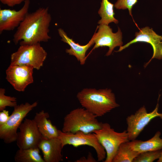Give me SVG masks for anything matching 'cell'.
I'll return each mask as SVG.
<instances>
[{
	"instance_id": "obj_1",
	"label": "cell",
	"mask_w": 162,
	"mask_h": 162,
	"mask_svg": "<svg viewBox=\"0 0 162 162\" xmlns=\"http://www.w3.org/2000/svg\"><path fill=\"white\" fill-rule=\"evenodd\" d=\"M51 19L48 7L40 8L33 12H28L17 28L13 42L16 45L21 40V45L48 42L51 38L49 33Z\"/></svg>"
},
{
	"instance_id": "obj_2",
	"label": "cell",
	"mask_w": 162,
	"mask_h": 162,
	"mask_svg": "<svg viewBox=\"0 0 162 162\" xmlns=\"http://www.w3.org/2000/svg\"><path fill=\"white\" fill-rule=\"evenodd\" d=\"M76 98L82 107L97 117L103 116L119 106L110 88H84L77 93Z\"/></svg>"
},
{
	"instance_id": "obj_3",
	"label": "cell",
	"mask_w": 162,
	"mask_h": 162,
	"mask_svg": "<svg viewBox=\"0 0 162 162\" xmlns=\"http://www.w3.org/2000/svg\"><path fill=\"white\" fill-rule=\"evenodd\" d=\"M97 116L83 107L70 111L64 118L62 131L75 133L81 131L85 134L92 133L100 129L103 123Z\"/></svg>"
},
{
	"instance_id": "obj_4",
	"label": "cell",
	"mask_w": 162,
	"mask_h": 162,
	"mask_svg": "<svg viewBox=\"0 0 162 162\" xmlns=\"http://www.w3.org/2000/svg\"><path fill=\"white\" fill-rule=\"evenodd\" d=\"M104 148L106 157L104 162H112L120 146L130 141L126 130L115 131L108 123H103L101 128L93 132Z\"/></svg>"
},
{
	"instance_id": "obj_5",
	"label": "cell",
	"mask_w": 162,
	"mask_h": 162,
	"mask_svg": "<svg viewBox=\"0 0 162 162\" xmlns=\"http://www.w3.org/2000/svg\"><path fill=\"white\" fill-rule=\"evenodd\" d=\"M38 105L35 102L32 104L28 102L17 105L14 107L11 114L7 121L0 125V138L6 143L9 144L16 141L17 130L24 118Z\"/></svg>"
},
{
	"instance_id": "obj_6",
	"label": "cell",
	"mask_w": 162,
	"mask_h": 162,
	"mask_svg": "<svg viewBox=\"0 0 162 162\" xmlns=\"http://www.w3.org/2000/svg\"><path fill=\"white\" fill-rule=\"evenodd\" d=\"M47 53L40 43L32 45H21L10 56V64L28 65L37 70L43 65Z\"/></svg>"
},
{
	"instance_id": "obj_7",
	"label": "cell",
	"mask_w": 162,
	"mask_h": 162,
	"mask_svg": "<svg viewBox=\"0 0 162 162\" xmlns=\"http://www.w3.org/2000/svg\"><path fill=\"white\" fill-rule=\"evenodd\" d=\"M58 138L60 140L63 148L67 145L77 147L87 145L93 147L97 153L98 161H103L106 158V151L99 142L94 133L85 134L81 131L75 133L64 132L58 130Z\"/></svg>"
},
{
	"instance_id": "obj_8",
	"label": "cell",
	"mask_w": 162,
	"mask_h": 162,
	"mask_svg": "<svg viewBox=\"0 0 162 162\" xmlns=\"http://www.w3.org/2000/svg\"><path fill=\"white\" fill-rule=\"evenodd\" d=\"M158 104L152 112H147L144 106L140 107L134 114L128 116L126 121L127 124L126 130L128 139L131 141L136 139L145 127L153 118L159 117L162 119V113L158 112Z\"/></svg>"
},
{
	"instance_id": "obj_9",
	"label": "cell",
	"mask_w": 162,
	"mask_h": 162,
	"mask_svg": "<svg viewBox=\"0 0 162 162\" xmlns=\"http://www.w3.org/2000/svg\"><path fill=\"white\" fill-rule=\"evenodd\" d=\"M34 69L30 65L10 64L6 71V79L16 90L23 92L33 82Z\"/></svg>"
},
{
	"instance_id": "obj_10",
	"label": "cell",
	"mask_w": 162,
	"mask_h": 162,
	"mask_svg": "<svg viewBox=\"0 0 162 162\" xmlns=\"http://www.w3.org/2000/svg\"><path fill=\"white\" fill-rule=\"evenodd\" d=\"M97 27L98 32L95 33L96 30L92 36L95 44L91 51L99 47L107 46L109 50L106 55L108 56L115 47L122 46V33L119 27L117 32L114 33L108 25L100 24Z\"/></svg>"
},
{
	"instance_id": "obj_11",
	"label": "cell",
	"mask_w": 162,
	"mask_h": 162,
	"mask_svg": "<svg viewBox=\"0 0 162 162\" xmlns=\"http://www.w3.org/2000/svg\"><path fill=\"white\" fill-rule=\"evenodd\" d=\"M19 129L16 141L19 149L38 147L43 137L33 119L26 118Z\"/></svg>"
},
{
	"instance_id": "obj_12",
	"label": "cell",
	"mask_w": 162,
	"mask_h": 162,
	"mask_svg": "<svg viewBox=\"0 0 162 162\" xmlns=\"http://www.w3.org/2000/svg\"><path fill=\"white\" fill-rule=\"evenodd\" d=\"M135 38L124 46L120 47L116 52H119L127 48L131 44L138 42L149 44L153 49V56L150 60L146 64V67L152 59H162V36L157 34L153 30L146 26L140 29L135 34Z\"/></svg>"
},
{
	"instance_id": "obj_13",
	"label": "cell",
	"mask_w": 162,
	"mask_h": 162,
	"mask_svg": "<svg viewBox=\"0 0 162 162\" xmlns=\"http://www.w3.org/2000/svg\"><path fill=\"white\" fill-rule=\"evenodd\" d=\"M29 0L24 2L23 7L19 10L0 9V34L4 31L14 30L17 28L28 13Z\"/></svg>"
},
{
	"instance_id": "obj_14",
	"label": "cell",
	"mask_w": 162,
	"mask_h": 162,
	"mask_svg": "<svg viewBox=\"0 0 162 162\" xmlns=\"http://www.w3.org/2000/svg\"><path fill=\"white\" fill-rule=\"evenodd\" d=\"M38 147L42 152L45 162H59L63 160L62 153L63 147L58 137L49 139L43 137Z\"/></svg>"
},
{
	"instance_id": "obj_15",
	"label": "cell",
	"mask_w": 162,
	"mask_h": 162,
	"mask_svg": "<svg viewBox=\"0 0 162 162\" xmlns=\"http://www.w3.org/2000/svg\"><path fill=\"white\" fill-rule=\"evenodd\" d=\"M58 32L62 39L61 40L68 44L70 46L69 49H66V52L69 55L75 56L81 65L85 64L86 57V54L87 50L94 44L92 37L89 42L85 45H81L76 43L72 38L69 37L66 33L61 28L58 29Z\"/></svg>"
},
{
	"instance_id": "obj_16",
	"label": "cell",
	"mask_w": 162,
	"mask_h": 162,
	"mask_svg": "<svg viewBox=\"0 0 162 162\" xmlns=\"http://www.w3.org/2000/svg\"><path fill=\"white\" fill-rule=\"evenodd\" d=\"M49 116L48 112L42 110L35 113L33 119L43 137L47 139L58 137V130L48 119Z\"/></svg>"
},
{
	"instance_id": "obj_17",
	"label": "cell",
	"mask_w": 162,
	"mask_h": 162,
	"mask_svg": "<svg viewBox=\"0 0 162 162\" xmlns=\"http://www.w3.org/2000/svg\"><path fill=\"white\" fill-rule=\"evenodd\" d=\"M160 135L161 133L158 131L148 140L142 141L135 139L129 141L128 143L131 149L139 153L161 150L162 149V138L160 137Z\"/></svg>"
},
{
	"instance_id": "obj_18",
	"label": "cell",
	"mask_w": 162,
	"mask_h": 162,
	"mask_svg": "<svg viewBox=\"0 0 162 162\" xmlns=\"http://www.w3.org/2000/svg\"><path fill=\"white\" fill-rule=\"evenodd\" d=\"M38 147L19 149L14 156L16 162H45Z\"/></svg>"
},
{
	"instance_id": "obj_19",
	"label": "cell",
	"mask_w": 162,
	"mask_h": 162,
	"mask_svg": "<svg viewBox=\"0 0 162 162\" xmlns=\"http://www.w3.org/2000/svg\"><path fill=\"white\" fill-rule=\"evenodd\" d=\"M100 7L98 11V13L101 19L98 22L99 24H108L112 22L118 24V20L114 16L113 7L114 5L108 0H102Z\"/></svg>"
},
{
	"instance_id": "obj_20",
	"label": "cell",
	"mask_w": 162,
	"mask_h": 162,
	"mask_svg": "<svg viewBox=\"0 0 162 162\" xmlns=\"http://www.w3.org/2000/svg\"><path fill=\"white\" fill-rule=\"evenodd\" d=\"M139 154L131 149L128 142L124 143L119 146L112 162H133Z\"/></svg>"
},
{
	"instance_id": "obj_21",
	"label": "cell",
	"mask_w": 162,
	"mask_h": 162,
	"mask_svg": "<svg viewBox=\"0 0 162 162\" xmlns=\"http://www.w3.org/2000/svg\"><path fill=\"white\" fill-rule=\"evenodd\" d=\"M161 150L147 151L140 153L134 159L133 162H152L160 157Z\"/></svg>"
},
{
	"instance_id": "obj_22",
	"label": "cell",
	"mask_w": 162,
	"mask_h": 162,
	"mask_svg": "<svg viewBox=\"0 0 162 162\" xmlns=\"http://www.w3.org/2000/svg\"><path fill=\"white\" fill-rule=\"evenodd\" d=\"M5 89L0 88V111L4 110L7 106L14 107L17 105L16 98L5 95Z\"/></svg>"
},
{
	"instance_id": "obj_23",
	"label": "cell",
	"mask_w": 162,
	"mask_h": 162,
	"mask_svg": "<svg viewBox=\"0 0 162 162\" xmlns=\"http://www.w3.org/2000/svg\"><path fill=\"white\" fill-rule=\"evenodd\" d=\"M137 2V0H118L115 4L114 6L117 9H128L130 15L132 17V10L133 6Z\"/></svg>"
},
{
	"instance_id": "obj_24",
	"label": "cell",
	"mask_w": 162,
	"mask_h": 162,
	"mask_svg": "<svg viewBox=\"0 0 162 162\" xmlns=\"http://www.w3.org/2000/svg\"><path fill=\"white\" fill-rule=\"evenodd\" d=\"M26 0H0L3 4L6 5L10 7H13L16 5L19 4Z\"/></svg>"
},
{
	"instance_id": "obj_25",
	"label": "cell",
	"mask_w": 162,
	"mask_h": 162,
	"mask_svg": "<svg viewBox=\"0 0 162 162\" xmlns=\"http://www.w3.org/2000/svg\"><path fill=\"white\" fill-rule=\"evenodd\" d=\"M9 116V111L4 110L0 112V125L4 124L8 119Z\"/></svg>"
},
{
	"instance_id": "obj_26",
	"label": "cell",
	"mask_w": 162,
	"mask_h": 162,
	"mask_svg": "<svg viewBox=\"0 0 162 162\" xmlns=\"http://www.w3.org/2000/svg\"><path fill=\"white\" fill-rule=\"evenodd\" d=\"M97 161L92 156L90 152L89 153L87 158L82 157L75 161L76 162H95Z\"/></svg>"
},
{
	"instance_id": "obj_27",
	"label": "cell",
	"mask_w": 162,
	"mask_h": 162,
	"mask_svg": "<svg viewBox=\"0 0 162 162\" xmlns=\"http://www.w3.org/2000/svg\"><path fill=\"white\" fill-rule=\"evenodd\" d=\"M157 162H162V150H161V152L160 156L158 158V160Z\"/></svg>"
}]
</instances>
